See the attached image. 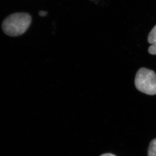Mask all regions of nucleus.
<instances>
[{
	"label": "nucleus",
	"mask_w": 156,
	"mask_h": 156,
	"mask_svg": "<svg viewBox=\"0 0 156 156\" xmlns=\"http://www.w3.org/2000/svg\"><path fill=\"white\" fill-rule=\"evenodd\" d=\"M148 156H156V138L151 141L148 150Z\"/></svg>",
	"instance_id": "nucleus-4"
},
{
	"label": "nucleus",
	"mask_w": 156,
	"mask_h": 156,
	"mask_svg": "<svg viewBox=\"0 0 156 156\" xmlns=\"http://www.w3.org/2000/svg\"><path fill=\"white\" fill-rule=\"evenodd\" d=\"M47 14H48V12H47V11H39V15H40L41 17H45V16H47Z\"/></svg>",
	"instance_id": "nucleus-5"
},
{
	"label": "nucleus",
	"mask_w": 156,
	"mask_h": 156,
	"mask_svg": "<svg viewBox=\"0 0 156 156\" xmlns=\"http://www.w3.org/2000/svg\"><path fill=\"white\" fill-rule=\"evenodd\" d=\"M100 156H115V155L112 154H103L101 155Z\"/></svg>",
	"instance_id": "nucleus-6"
},
{
	"label": "nucleus",
	"mask_w": 156,
	"mask_h": 156,
	"mask_svg": "<svg viewBox=\"0 0 156 156\" xmlns=\"http://www.w3.org/2000/svg\"><path fill=\"white\" fill-rule=\"evenodd\" d=\"M136 89L147 95H156V74L154 72L145 68L138 70L135 76Z\"/></svg>",
	"instance_id": "nucleus-2"
},
{
	"label": "nucleus",
	"mask_w": 156,
	"mask_h": 156,
	"mask_svg": "<svg viewBox=\"0 0 156 156\" xmlns=\"http://www.w3.org/2000/svg\"><path fill=\"white\" fill-rule=\"evenodd\" d=\"M148 42L151 44L149 48V53L152 55H156V25L149 34Z\"/></svg>",
	"instance_id": "nucleus-3"
},
{
	"label": "nucleus",
	"mask_w": 156,
	"mask_h": 156,
	"mask_svg": "<svg viewBox=\"0 0 156 156\" xmlns=\"http://www.w3.org/2000/svg\"><path fill=\"white\" fill-rule=\"evenodd\" d=\"M31 16L27 13H14L6 17L2 25L3 32L10 37H17L26 32L30 26Z\"/></svg>",
	"instance_id": "nucleus-1"
}]
</instances>
